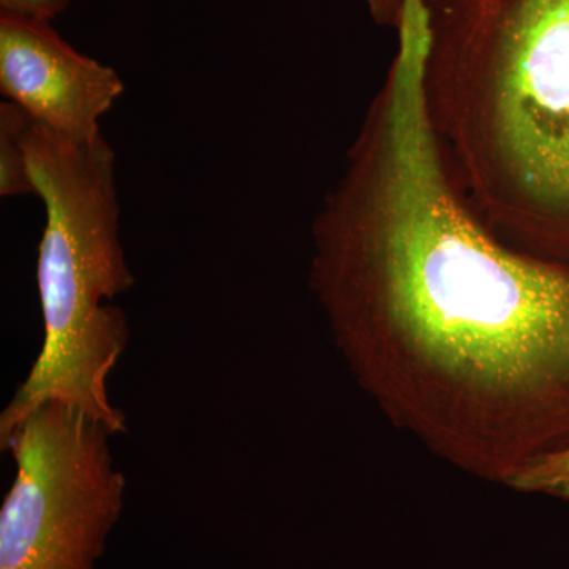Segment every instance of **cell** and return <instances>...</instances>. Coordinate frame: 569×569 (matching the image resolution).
<instances>
[{
  "label": "cell",
  "mask_w": 569,
  "mask_h": 569,
  "mask_svg": "<svg viewBox=\"0 0 569 569\" xmlns=\"http://www.w3.org/2000/svg\"><path fill=\"white\" fill-rule=\"evenodd\" d=\"M0 92L33 121L71 141L100 137L122 96L118 71L81 54L50 21L0 13Z\"/></svg>",
  "instance_id": "cell-5"
},
{
  "label": "cell",
  "mask_w": 569,
  "mask_h": 569,
  "mask_svg": "<svg viewBox=\"0 0 569 569\" xmlns=\"http://www.w3.org/2000/svg\"><path fill=\"white\" fill-rule=\"evenodd\" d=\"M402 44L313 223L310 287L397 426L507 485L569 448V260L508 244L449 178Z\"/></svg>",
  "instance_id": "cell-1"
},
{
  "label": "cell",
  "mask_w": 569,
  "mask_h": 569,
  "mask_svg": "<svg viewBox=\"0 0 569 569\" xmlns=\"http://www.w3.org/2000/svg\"><path fill=\"white\" fill-rule=\"evenodd\" d=\"M370 17L380 26L399 31L406 20L407 0H365Z\"/></svg>",
  "instance_id": "cell-9"
},
{
  "label": "cell",
  "mask_w": 569,
  "mask_h": 569,
  "mask_svg": "<svg viewBox=\"0 0 569 569\" xmlns=\"http://www.w3.org/2000/svg\"><path fill=\"white\" fill-rule=\"evenodd\" d=\"M449 178L498 238L569 260V0H418Z\"/></svg>",
  "instance_id": "cell-2"
},
{
  "label": "cell",
  "mask_w": 569,
  "mask_h": 569,
  "mask_svg": "<svg viewBox=\"0 0 569 569\" xmlns=\"http://www.w3.org/2000/svg\"><path fill=\"white\" fill-rule=\"evenodd\" d=\"M111 437L102 422L52 402L0 443L17 466L0 508V569H97L127 488Z\"/></svg>",
  "instance_id": "cell-4"
},
{
  "label": "cell",
  "mask_w": 569,
  "mask_h": 569,
  "mask_svg": "<svg viewBox=\"0 0 569 569\" xmlns=\"http://www.w3.org/2000/svg\"><path fill=\"white\" fill-rule=\"evenodd\" d=\"M33 119L17 103L3 100L0 103V194H36L26 134Z\"/></svg>",
  "instance_id": "cell-6"
},
{
  "label": "cell",
  "mask_w": 569,
  "mask_h": 569,
  "mask_svg": "<svg viewBox=\"0 0 569 569\" xmlns=\"http://www.w3.org/2000/svg\"><path fill=\"white\" fill-rule=\"evenodd\" d=\"M36 194L43 201L37 284L44 339L28 377L0 413V443L44 403H62L127 430L108 380L130 339L126 312L104 305L134 284L121 242L116 156L103 134L71 141L33 121L26 134Z\"/></svg>",
  "instance_id": "cell-3"
},
{
  "label": "cell",
  "mask_w": 569,
  "mask_h": 569,
  "mask_svg": "<svg viewBox=\"0 0 569 569\" xmlns=\"http://www.w3.org/2000/svg\"><path fill=\"white\" fill-rule=\"evenodd\" d=\"M505 486L516 492L559 498L569 503V448L550 452L520 468Z\"/></svg>",
  "instance_id": "cell-7"
},
{
  "label": "cell",
  "mask_w": 569,
  "mask_h": 569,
  "mask_svg": "<svg viewBox=\"0 0 569 569\" xmlns=\"http://www.w3.org/2000/svg\"><path fill=\"white\" fill-rule=\"evenodd\" d=\"M70 6V0H0V13L52 21Z\"/></svg>",
  "instance_id": "cell-8"
}]
</instances>
